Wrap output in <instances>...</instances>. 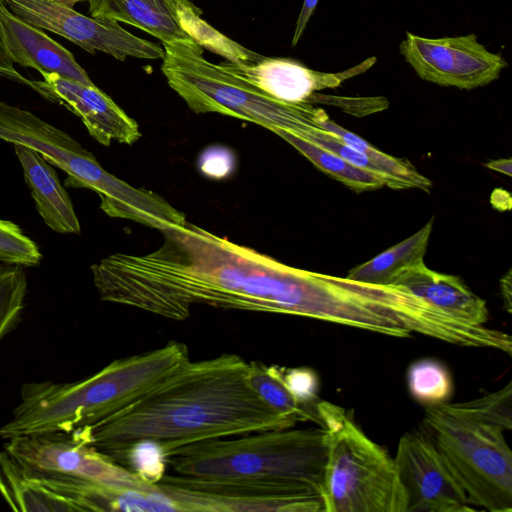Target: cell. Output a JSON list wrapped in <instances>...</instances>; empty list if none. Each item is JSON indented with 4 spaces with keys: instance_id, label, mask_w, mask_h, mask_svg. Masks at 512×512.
Instances as JSON below:
<instances>
[{
    "instance_id": "cell-1",
    "label": "cell",
    "mask_w": 512,
    "mask_h": 512,
    "mask_svg": "<svg viewBox=\"0 0 512 512\" xmlns=\"http://www.w3.org/2000/svg\"><path fill=\"white\" fill-rule=\"evenodd\" d=\"M162 233L155 251L114 253L91 266L103 301L172 320L186 319L194 304L307 316L310 271L188 221Z\"/></svg>"
},
{
    "instance_id": "cell-2",
    "label": "cell",
    "mask_w": 512,
    "mask_h": 512,
    "mask_svg": "<svg viewBox=\"0 0 512 512\" xmlns=\"http://www.w3.org/2000/svg\"><path fill=\"white\" fill-rule=\"evenodd\" d=\"M247 368L233 353L188 360L125 407L72 432L108 457L139 440L161 443L168 457L197 442L292 428L295 421L250 388Z\"/></svg>"
},
{
    "instance_id": "cell-3",
    "label": "cell",
    "mask_w": 512,
    "mask_h": 512,
    "mask_svg": "<svg viewBox=\"0 0 512 512\" xmlns=\"http://www.w3.org/2000/svg\"><path fill=\"white\" fill-rule=\"evenodd\" d=\"M188 360V347L170 341L152 351L114 360L75 382L25 383L11 418L0 427V437L69 433L92 425L146 393Z\"/></svg>"
},
{
    "instance_id": "cell-4",
    "label": "cell",
    "mask_w": 512,
    "mask_h": 512,
    "mask_svg": "<svg viewBox=\"0 0 512 512\" xmlns=\"http://www.w3.org/2000/svg\"><path fill=\"white\" fill-rule=\"evenodd\" d=\"M326 458L323 428H286L197 442L170 453L167 464L182 476L305 488L321 494Z\"/></svg>"
},
{
    "instance_id": "cell-5",
    "label": "cell",
    "mask_w": 512,
    "mask_h": 512,
    "mask_svg": "<svg viewBox=\"0 0 512 512\" xmlns=\"http://www.w3.org/2000/svg\"><path fill=\"white\" fill-rule=\"evenodd\" d=\"M316 412L327 444L324 512H406L394 458L344 408L319 400Z\"/></svg>"
},
{
    "instance_id": "cell-6",
    "label": "cell",
    "mask_w": 512,
    "mask_h": 512,
    "mask_svg": "<svg viewBox=\"0 0 512 512\" xmlns=\"http://www.w3.org/2000/svg\"><path fill=\"white\" fill-rule=\"evenodd\" d=\"M161 71L169 87L195 113H219L294 132L306 122L307 103L276 100L203 56L195 41L163 43Z\"/></svg>"
},
{
    "instance_id": "cell-7",
    "label": "cell",
    "mask_w": 512,
    "mask_h": 512,
    "mask_svg": "<svg viewBox=\"0 0 512 512\" xmlns=\"http://www.w3.org/2000/svg\"><path fill=\"white\" fill-rule=\"evenodd\" d=\"M423 429L470 504L490 512L512 511V453L503 429L473 419L449 402L426 406Z\"/></svg>"
},
{
    "instance_id": "cell-8",
    "label": "cell",
    "mask_w": 512,
    "mask_h": 512,
    "mask_svg": "<svg viewBox=\"0 0 512 512\" xmlns=\"http://www.w3.org/2000/svg\"><path fill=\"white\" fill-rule=\"evenodd\" d=\"M4 450L38 477H69L140 489L153 485L86 444L74 432L15 436L7 439Z\"/></svg>"
},
{
    "instance_id": "cell-9",
    "label": "cell",
    "mask_w": 512,
    "mask_h": 512,
    "mask_svg": "<svg viewBox=\"0 0 512 512\" xmlns=\"http://www.w3.org/2000/svg\"><path fill=\"white\" fill-rule=\"evenodd\" d=\"M10 11L27 23L53 32L94 54L117 60L162 59L163 47L128 32L118 22L86 16L74 6L87 0H3Z\"/></svg>"
},
{
    "instance_id": "cell-10",
    "label": "cell",
    "mask_w": 512,
    "mask_h": 512,
    "mask_svg": "<svg viewBox=\"0 0 512 512\" xmlns=\"http://www.w3.org/2000/svg\"><path fill=\"white\" fill-rule=\"evenodd\" d=\"M399 51L422 80L461 90L490 84L508 66L501 55L480 44L474 33L426 38L407 32Z\"/></svg>"
},
{
    "instance_id": "cell-11",
    "label": "cell",
    "mask_w": 512,
    "mask_h": 512,
    "mask_svg": "<svg viewBox=\"0 0 512 512\" xmlns=\"http://www.w3.org/2000/svg\"><path fill=\"white\" fill-rule=\"evenodd\" d=\"M0 140L37 151L49 164L67 174L66 187L86 188L100 194L110 181L112 174L67 132L3 100H0Z\"/></svg>"
},
{
    "instance_id": "cell-12",
    "label": "cell",
    "mask_w": 512,
    "mask_h": 512,
    "mask_svg": "<svg viewBox=\"0 0 512 512\" xmlns=\"http://www.w3.org/2000/svg\"><path fill=\"white\" fill-rule=\"evenodd\" d=\"M394 462L406 495V512L476 510L423 432H407L401 436Z\"/></svg>"
},
{
    "instance_id": "cell-13",
    "label": "cell",
    "mask_w": 512,
    "mask_h": 512,
    "mask_svg": "<svg viewBox=\"0 0 512 512\" xmlns=\"http://www.w3.org/2000/svg\"><path fill=\"white\" fill-rule=\"evenodd\" d=\"M31 80L30 87L44 98L65 106L77 115L100 144L112 141L132 144L141 137L137 122L96 85H86L53 73Z\"/></svg>"
},
{
    "instance_id": "cell-14",
    "label": "cell",
    "mask_w": 512,
    "mask_h": 512,
    "mask_svg": "<svg viewBox=\"0 0 512 512\" xmlns=\"http://www.w3.org/2000/svg\"><path fill=\"white\" fill-rule=\"evenodd\" d=\"M376 61V57L372 56L337 73L316 71L292 59L266 56L257 62L228 60L219 65L276 100L310 104L317 91L339 86L343 81L370 69Z\"/></svg>"
},
{
    "instance_id": "cell-15",
    "label": "cell",
    "mask_w": 512,
    "mask_h": 512,
    "mask_svg": "<svg viewBox=\"0 0 512 512\" xmlns=\"http://www.w3.org/2000/svg\"><path fill=\"white\" fill-rule=\"evenodd\" d=\"M0 38L14 64L53 73L86 85H95L73 54L42 29L16 16L0 0Z\"/></svg>"
},
{
    "instance_id": "cell-16",
    "label": "cell",
    "mask_w": 512,
    "mask_h": 512,
    "mask_svg": "<svg viewBox=\"0 0 512 512\" xmlns=\"http://www.w3.org/2000/svg\"><path fill=\"white\" fill-rule=\"evenodd\" d=\"M390 285L401 286L431 306L465 323L486 325V302L455 275L428 268L424 260L399 271Z\"/></svg>"
},
{
    "instance_id": "cell-17",
    "label": "cell",
    "mask_w": 512,
    "mask_h": 512,
    "mask_svg": "<svg viewBox=\"0 0 512 512\" xmlns=\"http://www.w3.org/2000/svg\"><path fill=\"white\" fill-rule=\"evenodd\" d=\"M14 148L44 223L61 234H79L81 227L72 201L52 165L30 147L14 144Z\"/></svg>"
},
{
    "instance_id": "cell-18",
    "label": "cell",
    "mask_w": 512,
    "mask_h": 512,
    "mask_svg": "<svg viewBox=\"0 0 512 512\" xmlns=\"http://www.w3.org/2000/svg\"><path fill=\"white\" fill-rule=\"evenodd\" d=\"M90 16L137 27L163 43L194 41L180 22L189 0H87Z\"/></svg>"
},
{
    "instance_id": "cell-19",
    "label": "cell",
    "mask_w": 512,
    "mask_h": 512,
    "mask_svg": "<svg viewBox=\"0 0 512 512\" xmlns=\"http://www.w3.org/2000/svg\"><path fill=\"white\" fill-rule=\"evenodd\" d=\"M0 495L14 511H79L73 502L25 470L4 449L0 451Z\"/></svg>"
},
{
    "instance_id": "cell-20",
    "label": "cell",
    "mask_w": 512,
    "mask_h": 512,
    "mask_svg": "<svg viewBox=\"0 0 512 512\" xmlns=\"http://www.w3.org/2000/svg\"><path fill=\"white\" fill-rule=\"evenodd\" d=\"M309 119L316 127L334 134L345 144L374 161L382 170L386 186L392 189L416 188L430 191V179L419 173L409 161L378 150L363 138L333 122L323 109L311 106Z\"/></svg>"
},
{
    "instance_id": "cell-21",
    "label": "cell",
    "mask_w": 512,
    "mask_h": 512,
    "mask_svg": "<svg viewBox=\"0 0 512 512\" xmlns=\"http://www.w3.org/2000/svg\"><path fill=\"white\" fill-rule=\"evenodd\" d=\"M432 229L433 219H430L410 237L352 268L346 277L365 283L390 285L399 271L424 260Z\"/></svg>"
},
{
    "instance_id": "cell-22",
    "label": "cell",
    "mask_w": 512,
    "mask_h": 512,
    "mask_svg": "<svg viewBox=\"0 0 512 512\" xmlns=\"http://www.w3.org/2000/svg\"><path fill=\"white\" fill-rule=\"evenodd\" d=\"M283 370L258 361L248 362V385L268 407L282 416L296 423L308 420L318 423L316 405H306L292 394L285 383Z\"/></svg>"
},
{
    "instance_id": "cell-23",
    "label": "cell",
    "mask_w": 512,
    "mask_h": 512,
    "mask_svg": "<svg viewBox=\"0 0 512 512\" xmlns=\"http://www.w3.org/2000/svg\"><path fill=\"white\" fill-rule=\"evenodd\" d=\"M272 132L291 144L319 170L356 192L375 190L386 186L382 176L358 168L319 145L281 129H275Z\"/></svg>"
},
{
    "instance_id": "cell-24",
    "label": "cell",
    "mask_w": 512,
    "mask_h": 512,
    "mask_svg": "<svg viewBox=\"0 0 512 512\" xmlns=\"http://www.w3.org/2000/svg\"><path fill=\"white\" fill-rule=\"evenodd\" d=\"M407 384L411 396L426 406L447 403L453 393L449 370L435 359H420L412 363L407 372Z\"/></svg>"
},
{
    "instance_id": "cell-25",
    "label": "cell",
    "mask_w": 512,
    "mask_h": 512,
    "mask_svg": "<svg viewBox=\"0 0 512 512\" xmlns=\"http://www.w3.org/2000/svg\"><path fill=\"white\" fill-rule=\"evenodd\" d=\"M200 15L201 11L191 2L184 4L179 13L183 29L200 46L221 54L229 61L257 62L264 57L228 39L202 20Z\"/></svg>"
},
{
    "instance_id": "cell-26",
    "label": "cell",
    "mask_w": 512,
    "mask_h": 512,
    "mask_svg": "<svg viewBox=\"0 0 512 512\" xmlns=\"http://www.w3.org/2000/svg\"><path fill=\"white\" fill-rule=\"evenodd\" d=\"M109 458L149 484L158 483L168 465L164 447L154 440L132 442Z\"/></svg>"
},
{
    "instance_id": "cell-27",
    "label": "cell",
    "mask_w": 512,
    "mask_h": 512,
    "mask_svg": "<svg viewBox=\"0 0 512 512\" xmlns=\"http://www.w3.org/2000/svg\"><path fill=\"white\" fill-rule=\"evenodd\" d=\"M23 268L0 263V343L16 327L24 309L27 279Z\"/></svg>"
},
{
    "instance_id": "cell-28",
    "label": "cell",
    "mask_w": 512,
    "mask_h": 512,
    "mask_svg": "<svg viewBox=\"0 0 512 512\" xmlns=\"http://www.w3.org/2000/svg\"><path fill=\"white\" fill-rule=\"evenodd\" d=\"M461 413L504 431L512 428V384L509 382L499 390L480 398L450 403Z\"/></svg>"
},
{
    "instance_id": "cell-29",
    "label": "cell",
    "mask_w": 512,
    "mask_h": 512,
    "mask_svg": "<svg viewBox=\"0 0 512 512\" xmlns=\"http://www.w3.org/2000/svg\"><path fill=\"white\" fill-rule=\"evenodd\" d=\"M41 259L38 245L19 225L0 219V263L33 267L39 265Z\"/></svg>"
},
{
    "instance_id": "cell-30",
    "label": "cell",
    "mask_w": 512,
    "mask_h": 512,
    "mask_svg": "<svg viewBox=\"0 0 512 512\" xmlns=\"http://www.w3.org/2000/svg\"><path fill=\"white\" fill-rule=\"evenodd\" d=\"M286 385L292 394L302 403L315 406L319 401V380L317 374L310 368L299 367L283 370Z\"/></svg>"
},
{
    "instance_id": "cell-31",
    "label": "cell",
    "mask_w": 512,
    "mask_h": 512,
    "mask_svg": "<svg viewBox=\"0 0 512 512\" xmlns=\"http://www.w3.org/2000/svg\"><path fill=\"white\" fill-rule=\"evenodd\" d=\"M198 166L204 175L213 179H223L233 172L235 157L226 147L213 146L202 152Z\"/></svg>"
},
{
    "instance_id": "cell-32",
    "label": "cell",
    "mask_w": 512,
    "mask_h": 512,
    "mask_svg": "<svg viewBox=\"0 0 512 512\" xmlns=\"http://www.w3.org/2000/svg\"><path fill=\"white\" fill-rule=\"evenodd\" d=\"M322 102L325 104L337 105L347 112L364 115L375 111L386 109L388 101L384 97H339L315 93L312 96L311 104Z\"/></svg>"
},
{
    "instance_id": "cell-33",
    "label": "cell",
    "mask_w": 512,
    "mask_h": 512,
    "mask_svg": "<svg viewBox=\"0 0 512 512\" xmlns=\"http://www.w3.org/2000/svg\"><path fill=\"white\" fill-rule=\"evenodd\" d=\"M318 1L319 0H304L299 16L296 21V26L291 43L292 47H295L298 44L299 40L301 39L311 16L314 14Z\"/></svg>"
},
{
    "instance_id": "cell-34",
    "label": "cell",
    "mask_w": 512,
    "mask_h": 512,
    "mask_svg": "<svg viewBox=\"0 0 512 512\" xmlns=\"http://www.w3.org/2000/svg\"><path fill=\"white\" fill-rule=\"evenodd\" d=\"M0 76L6 77L8 79L17 81L19 83H23L30 87L31 80L25 78L17 70L14 68L13 63L9 59L3 43L0 38Z\"/></svg>"
},
{
    "instance_id": "cell-35",
    "label": "cell",
    "mask_w": 512,
    "mask_h": 512,
    "mask_svg": "<svg viewBox=\"0 0 512 512\" xmlns=\"http://www.w3.org/2000/svg\"><path fill=\"white\" fill-rule=\"evenodd\" d=\"M511 270H509L501 279L500 287L502 292V297L504 300V308L511 313V298H512V280H511Z\"/></svg>"
},
{
    "instance_id": "cell-36",
    "label": "cell",
    "mask_w": 512,
    "mask_h": 512,
    "mask_svg": "<svg viewBox=\"0 0 512 512\" xmlns=\"http://www.w3.org/2000/svg\"><path fill=\"white\" fill-rule=\"evenodd\" d=\"M485 166L493 171L500 172L507 176H511L512 174L511 158H501L497 160H492L487 162Z\"/></svg>"
}]
</instances>
